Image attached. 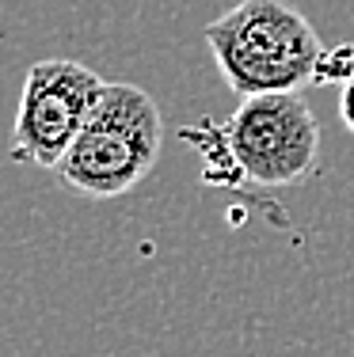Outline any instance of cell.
I'll list each match as a JSON object with an SVG mask.
<instances>
[{
  "label": "cell",
  "instance_id": "4",
  "mask_svg": "<svg viewBox=\"0 0 354 357\" xmlns=\"http://www.w3.org/2000/svg\"><path fill=\"white\" fill-rule=\"evenodd\" d=\"M107 80L73 57H42L23 76L12 126V160L54 172L73 149Z\"/></svg>",
  "mask_w": 354,
  "mask_h": 357
},
{
  "label": "cell",
  "instance_id": "5",
  "mask_svg": "<svg viewBox=\"0 0 354 357\" xmlns=\"http://www.w3.org/2000/svg\"><path fill=\"white\" fill-rule=\"evenodd\" d=\"M354 76V46H339V50H324L316 65V84H347Z\"/></svg>",
  "mask_w": 354,
  "mask_h": 357
},
{
  "label": "cell",
  "instance_id": "3",
  "mask_svg": "<svg viewBox=\"0 0 354 357\" xmlns=\"http://www.w3.org/2000/svg\"><path fill=\"white\" fill-rule=\"evenodd\" d=\"M240 183L293 186L320 164V122L297 91L251 96L221 126Z\"/></svg>",
  "mask_w": 354,
  "mask_h": 357
},
{
  "label": "cell",
  "instance_id": "6",
  "mask_svg": "<svg viewBox=\"0 0 354 357\" xmlns=\"http://www.w3.org/2000/svg\"><path fill=\"white\" fill-rule=\"evenodd\" d=\"M339 118H343V126L354 133V76L347 84H343V96H339Z\"/></svg>",
  "mask_w": 354,
  "mask_h": 357
},
{
  "label": "cell",
  "instance_id": "1",
  "mask_svg": "<svg viewBox=\"0 0 354 357\" xmlns=\"http://www.w3.org/2000/svg\"><path fill=\"white\" fill-rule=\"evenodd\" d=\"M206 46L225 88L240 99L316 84L324 42L290 0H240L206 23Z\"/></svg>",
  "mask_w": 354,
  "mask_h": 357
},
{
  "label": "cell",
  "instance_id": "2",
  "mask_svg": "<svg viewBox=\"0 0 354 357\" xmlns=\"http://www.w3.org/2000/svg\"><path fill=\"white\" fill-rule=\"evenodd\" d=\"M160 144L164 118L156 99L138 84H107L54 175L80 198H122L149 178L160 160Z\"/></svg>",
  "mask_w": 354,
  "mask_h": 357
}]
</instances>
